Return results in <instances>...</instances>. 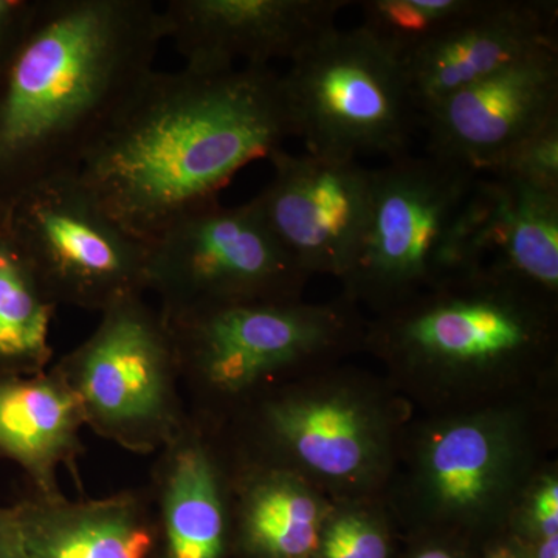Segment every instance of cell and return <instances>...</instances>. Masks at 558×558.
Masks as SVG:
<instances>
[{
	"label": "cell",
	"instance_id": "cell-1",
	"mask_svg": "<svg viewBox=\"0 0 558 558\" xmlns=\"http://www.w3.org/2000/svg\"><path fill=\"white\" fill-rule=\"evenodd\" d=\"M292 137L271 68L150 70L94 143L78 174L113 218L150 241L219 201L252 161Z\"/></svg>",
	"mask_w": 558,
	"mask_h": 558
},
{
	"label": "cell",
	"instance_id": "cell-2",
	"mask_svg": "<svg viewBox=\"0 0 558 558\" xmlns=\"http://www.w3.org/2000/svg\"><path fill=\"white\" fill-rule=\"evenodd\" d=\"M161 40L149 0H36L0 68V222L28 191L80 171Z\"/></svg>",
	"mask_w": 558,
	"mask_h": 558
},
{
	"label": "cell",
	"instance_id": "cell-3",
	"mask_svg": "<svg viewBox=\"0 0 558 558\" xmlns=\"http://www.w3.org/2000/svg\"><path fill=\"white\" fill-rule=\"evenodd\" d=\"M362 352L416 414L483 409L558 387V303L468 271L366 319Z\"/></svg>",
	"mask_w": 558,
	"mask_h": 558
},
{
	"label": "cell",
	"instance_id": "cell-4",
	"mask_svg": "<svg viewBox=\"0 0 558 558\" xmlns=\"http://www.w3.org/2000/svg\"><path fill=\"white\" fill-rule=\"evenodd\" d=\"M557 436V388L416 414L384 494L400 534L442 535L475 549L505 534L531 481L556 458Z\"/></svg>",
	"mask_w": 558,
	"mask_h": 558
},
{
	"label": "cell",
	"instance_id": "cell-5",
	"mask_svg": "<svg viewBox=\"0 0 558 558\" xmlns=\"http://www.w3.org/2000/svg\"><path fill=\"white\" fill-rule=\"evenodd\" d=\"M414 416L380 373L341 362L267 389L215 428L234 457L341 501L385 494Z\"/></svg>",
	"mask_w": 558,
	"mask_h": 558
},
{
	"label": "cell",
	"instance_id": "cell-6",
	"mask_svg": "<svg viewBox=\"0 0 558 558\" xmlns=\"http://www.w3.org/2000/svg\"><path fill=\"white\" fill-rule=\"evenodd\" d=\"M163 317L186 409L213 427L267 389L362 352L366 323L343 295L326 303H245Z\"/></svg>",
	"mask_w": 558,
	"mask_h": 558
},
{
	"label": "cell",
	"instance_id": "cell-7",
	"mask_svg": "<svg viewBox=\"0 0 558 558\" xmlns=\"http://www.w3.org/2000/svg\"><path fill=\"white\" fill-rule=\"evenodd\" d=\"M486 205L484 174L429 154L371 170L365 222L341 295L379 315L476 270Z\"/></svg>",
	"mask_w": 558,
	"mask_h": 558
},
{
	"label": "cell",
	"instance_id": "cell-8",
	"mask_svg": "<svg viewBox=\"0 0 558 558\" xmlns=\"http://www.w3.org/2000/svg\"><path fill=\"white\" fill-rule=\"evenodd\" d=\"M100 438L156 454L189 417L170 326L145 295L102 312L83 343L53 363Z\"/></svg>",
	"mask_w": 558,
	"mask_h": 558
},
{
	"label": "cell",
	"instance_id": "cell-9",
	"mask_svg": "<svg viewBox=\"0 0 558 558\" xmlns=\"http://www.w3.org/2000/svg\"><path fill=\"white\" fill-rule=\"evenodd\" d=\"M292 137L307 153L405 156L417 112L405 68L363 28H332L279 75Z\"/></svg>",
	"mask_w": 558,
	"mask_h": 558
},
{
	"label": "cell",
	"instance_id": "cell-10",
	"mask_svg": "<svg viewBox=\"0 0 558 558\" xmlns=\"http://www.w3.org/2000/svg\"><path fill=\"white\" fill-rule=\"evenodd\" d=\"M310 279L253 199L202 205L148 241V290L163 315L303 300Z\"/></svg>",
	"mask_w": 558,
	"mask_h": 558
},
{
	"label": "cell",
	"instance_id": "cell-11",
	"mask_svg": "<svg viewBox=\"0 0 558 558\" xmlns=\"http://www.w3.org/2000/svg\"><path fill=\"white\" fill-rule=\"evenodd\" d=\"M3 222L57 306L102 314L148 292V242L113 218L78 172L28 191Z\"/></svg>",
	"mask_w": 558,
	"mask_h": 558
},
{
	"label": "cell",
	"instance_id": "cell-12",
	"mask_svg": "<svg viewBox=\"0 0 558 558\" xmlns=\"http://www.w3.org/2000/svg\"><path fill=\"white\" fill-rule=\"evenodd\" d=\"M274 178L253 199L274 236L310 277L340 279L368 208L371 170L359 160L270 154Z\"/></svg>",
	"mask_w": 558,
	"mask_h": 558
},
{
	"label": "cell",
	"instance_id": "cell-13",
	"mask_svg": "<svg viewBox=\"0 0 558 558\" xmlns=\"http://www.w3.org/2000/svg\"><path fill=\"white\" fill-rule=\"evenodd\" d=\"M349 0H168L160 9L163 39L185 68L222 72L270 68L296 57L336 28Z\"/></svg>",
	"mask_w": 558,
	"mask_h": 558
},
{
	"label": "cell",
	"instance_id": "cell-14",
	"mask_svg": "<svg viewBox=\"0 0 558 558\" xmlns=\"http://www.w3.org/2000/svg\"><path fill=\"white\" fill-rule=\"evenodd\" d=\"M422 120L429 156L487 174L520 143L558 120V50L454 92Z\"/></svg>",
	"mask_w": 558,
	"mask_h": 558
},
{
	"label": "cell",
	"instance_id": "cell-15",
	"mask_svg": "<svg viewBox=\"0 0 558 558\" xmlns=\"http://www.w3.org/2000/svg\"><path fill=\"white\" fill-rule=\"evenodd\" d=\"M558 50L557 0H480L468 16L405 68L417 116L476 81Z\"/></svg>",
	"mask_w": 558,
	"mask_h": 558
},
{
	"label": "cell",
	"instance_id": "cell-16",
	"mask_svg": "<svg viewBox=\"0 0 558 558\" xmlns=\"http://www.w3.org/2000/svg\"><path fill=\"white\" fill-rule=\"evenodd\" d=\"M156 454L146 486L157 558H231L230 459L218 429L189 413Z\"/></svg>",
	"mask_w": 558,
	"mask_h": 558
},
{
	"label": "cell",
	"instance_id": "cell-17",
	"mask_svg": "<svg viewBox=\"0 0 558 558\" xmlns=\"http://www.w3.org/2000/svg\"><path fill=\"white\" fill-rule=\"evenodd\" d=\"M10 512L20 558H157L148 486L90 499L28 490Z\"/></svg>",
	"mask_w": 558,
	"mask_h": 558
},
{
	"label": "cell",
	"instance_id": "cell-18",
	"mask_svg": "<svg viewBox=\"0 0 558 558\" xmlns=\"http://www.w3.org/2000/svg\"><path fill=\"white\" fill-rule=\"evenodd\" d=\"M84 428L78 399L53 365L33 376H0V459L24 472L28 490L57 497L62 468L78 476Z\"/></svg>",
	"mask_w": 558,
	"mask_h": 558
},
{
	"label": "cell",
	"instance_id": "cell-19",
	"mask_svg": "<svg viewBox=\"0 0 558 558\" xmlns=\"http://www.w3.org/2000/svg\"><path fill=\"white\" fill-rule=\"evenodd\" d=\"M227 453L231 558H314L332 501L289 470L245 461L229 449Z\"/></svg>",
	"mask_w": 558,
	"mask_h": 558
},
{
	"label": "cell",
	"instance_id": "cell-20",
	"mask_svg": "<svg viewBox=\"0 0 558 558\" xmlns=\"http://www.w3.org/2000/svg\"><path fill=\"white\" fill-rule=\"evenodd\" d=\"M484 178L487 207L476 233V270L495 271L558 303V193L519 179Z\"/></svg>",
	"mask_w": 558,
	"mask_h": 558
},
{
	"label": "cell",
	"instance_id": "cell-21",
	"mask_svg": "<svg viewBox=\"0 0 558 558\" xmlns=\"http://www.w3.org/2000/svg\"><path fill=\"white\" fill-rule=\"evenodd\" d=\"M57 307L9 227L0 222V376H33L50 368Z\"/></svg>",
	"mask_w": 558,
	"mask_h": 558
},
{
	"label": "cell",
	"instance_id": "cell-22",
	"mask_svg": "<svg viewBox=\"0 0 558 558\" xmlns=\"http://www.w3.org/2000/svg\"><path fill=\"white\" fill-rule=\"evenodd\" d=\"M480 0H366L363 28L403 65L446 35L478 5Z\"/></svg>",
	"mask_w": 558,
	"mask_h": 558
},
{
	"label": "cell",
	"instance_id": "cell-23",
	"mask_svg": "<svg viewBox=\"0 0 558 558\" xmlns=\"http://www.w3.org/2000/svg\"><path fill=\"white\" fill-rule=\"evenodd\" d=\"M403 537L384 495L332 501L314 558H398Z\"/></svg>",
	"mask_w": 558,
	"mask_h": 558
},
{
	"label": "cell",
	"instance_id": "cell-24",
	"mask_svg": "<svg viewBox=\"0 0 558 558\" xmlns=\"http://www.w3.org/2000/svg\"><path fill=\"white\" fill-rule=\"evenodd\" d=\"M508 531L523 539L535 558H558V462L548 464L531 481Z\"/></svg>",
	"mask_w": 558,
	"mask_h": 558
},
{
	"label": "cell",
	"instance_id": "cell-25",
	"mask_svg": "<svg viewBox=\"0 0 558 558\" xmlns=\"http://www.w3.org/2000/svg\"><path fill=\"white\" fill-rule=\"evenodd\" d=\"M487 174L523 180L558 193V120L520 143Z\"/></svg>",
	"mask_w": 558,
	"mask_h": 558
},
{
	"label": "cell",
	"instance_id": "cell-26",
	"mask_svg": "<svg viewBox=\"0 0 558 558\" xmlns=\"http://www.w3.org/2000/svg\"><path fill=\"white\" fill-rule=\"evenodd\" d=\"M35 7L36 0H0V68L24 35Z\"/></svg>",
	"mask_w": 558,
	"mask_h": 558
},
{
	"label": "cell",
	"instance_id": "cell-27",
	"mask_svg": "<svg viewBox=\"0 0 558 558\" xmlns=\"http://www.w3.org/2000/svg\"><path fill=\"white\" fill-rule=\"evenodd\" d=\"M475 548L459 539L442 535H410L403 537L398 558H473Z\"/></svg>",
	"mask_w": 558,
	"mask_h": 558
},
{
	"label": "cell",
	"instance_id": "cell-28",
	"mask_svg": "<svg viewBox=\"0 0 558 558\" xmlns=\"http://www.w3.org/2000/svg\"><path fill=\"white\" fill-rule=\"evenodd\" d=\"M473 558H535V556L523 539L506 531L505 534L488 539L476 548Z\"/></svg>",
	"mask_w": 558,
	"mask_h": 558
},
{
	"label": "cell",
	"instance_id": "cell-29",
	"mask_svg": "<svg viewBox=\"0 0 558 558\" xmlns=\"http://www.w3.org/2000/svg\"><path fill=\"white\" fill-rule=\"evenodd\" d=\"M0 558H20L10 506H0Z\"/></svg>",
	"mask_w": 558,
	"mask_h": 558
}]
</instances>
